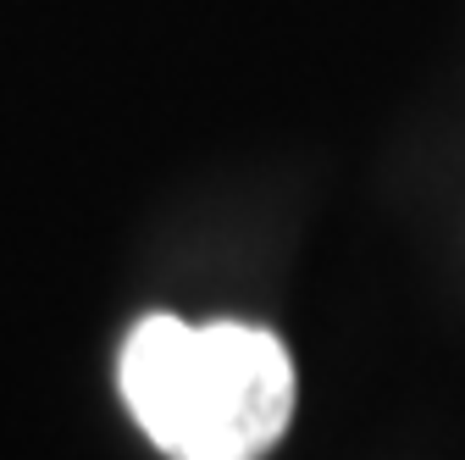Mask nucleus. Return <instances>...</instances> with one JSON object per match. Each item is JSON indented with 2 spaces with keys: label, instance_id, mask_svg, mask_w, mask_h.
I'll list each match as a JSON object with an SVG mask.
<instances>
[{
  "label": "nucleus",
  "instance_id": "1",
  "mask_svg": "<svg viewBox=\"0 0 465 460\" xmlns=\"http://www.w3.org/2000/svg\"><path fill=\"white\" fill-rule=\"evenodd\" d=\"M116 388L172 460H261L294 416V361L250 322L144 316L116 355Z\"/></svg>",
  "mask_w": 465,
  "mask_h": 460
}]
</instances>
